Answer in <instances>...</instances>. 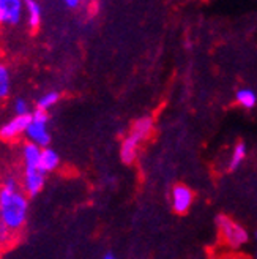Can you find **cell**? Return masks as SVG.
Wrapping results in <instances>:
<instances>
[{"instance_id":"6","label":"cell","mask_w":257,"mask_h":259,"mask_svg":"<svg viewBox=\"0 0 257 259\" xmlns=\"http://www.w3.org/2000/svg\"><path fill=\"white\" fill-rule=\"evenodd\" d=\"M44 187V174L40 169L24 167L22 174V190L27 196H36Z\"/></svg>"},{"instance_id":"5","label":"cell","mask_w":257,"mask_h":259,"mask_svg":"<svg viewBox=\"0 0 257 259\" xmlns=\"http://www.w3.org/2000/svg\"><path fill=\"white\" fill-rule=\"evenodd\" d=\"M24 4L21 0H0V19L2 24L16 25L22 19Z\"/></svg>"},{"instance_id":"12","label":"cell","mask_w":257,"mask_h":259,"mask_svg":"<svg viewBox=\"0 0 257 259\" xmlns=\"http://www.w3.org/2000/svg\"><path fill=\"white\" fill-rule=\"evenodd\" d=\"M153 132V119L151 117H140L133 125V136L140 141H145Z\"/></svg>"},{"instance_id":"13","label":"cell","mask_w":257,"mask_h":259,"mask_svg":"<svg viewBox=\"0 0 257 259\" xmlns=\"http://www.w3.org/2000/svg\"><path fill=\"white\" fill-rule=\"evenodd\" d=\"M11 94V73L5 63H0V101H4Z\"/></svg>"},{"instance_id":"1","label":"cell","mask_w":257,"mask_h":259,"mask_svg":"<svg viewBox=\"0 0 257 259\" xmlns=\"http://www.w3.org/2000/svg\"><path fill=\"white\" fill-rule=\"evenodd\" d=\"M29 215V198L21 190L15 176H8L0 185V225L11 232L24 228Z\"/></svg>"},{"instance_id":"22","label":"cell","mask_w":257,"mask_h":259,"mask_svg":"<svg viewBox=\"0 0 257 259\" xmlns=\"http://www.w3.org/2000/svg\"><path fill=\"white\" fill-rule=\"evenodd\" d=\"M0 25H2V19H0Z\"/></svg>"},{"instance_id":"17","label":"cell","mask_w":257,"mask_h":259,"mask_svg":"<svg viewBox=\"0 0 257 259\" xmlns=\"http://www.w3.org/2000/svg\"><path fill=\"white\" fill-rule=\"evenodd\" d=\"M15 112H16V115H29V114H32L30 111H29V103H27V100L25 98H16L15 100Z\"/></svg>"},{"instance_id":"14","label":"cell","mask_w":257,"mask_h":259,"mask_svg":"<svg viewBox=\"0 0 257 259\" xmlns=\"http://www.w3.org/2000/svg\"><path fill=\"white\" fill-rule=\"evenodd\" d=\"M59 100H60V94L59 92H56V90H53V92H47V94H44V95H41L40 98H38L36 109L47 112V109H50L53 106L57 105Z\"/></svg>"},{"instance_id":"10","label":"cell","mask_w":257,"mask_h":259,"mask_svg":"<svg viewBox=\"0 0 257 259\" xmlns=\"http://www.w3.org/2000/svg\"><path fill=\"white\" fill-rule=\"evenodd\" d=\"M137 147H139V139L134 138L133 135L128 136L123 144H122V149H120V157H122V161L126 163V164H131L136 158V153H137Z\"/></svg>"},{"instance_id":"18","label":"cell","mask_w":257,"mask_h":259,"mask_svg":"<svg viewBox=\"0 0 257 259\" xmlns=\"http://www.w3.org/2000/svg\"><path fill=\"white\" fill-rule=\"evenodd\" d=\"M11 236H13V232H11L8 228H5L4 225H0V245H7V243H10Z\"/></svg>"},{"instance_id":"3","label":"cell","mask_w":257,"mask_h":259,"mask_svg":"<svg viewBox=\"0 0 257 259\" xmlns=\"http://www.w3.org/2000/svg\"><path fill=\"white\" fill-rule=\"evenodd\" d=\"M47 123H49L47 112L35 109L32 112V119L27 126V132H25V136L29 138V142H33V144L40 146L41 149L49 147L50 133H49Z\"/></svg>"},{"instance_id":"20","label":"cell","mask_w":257,"mask_h":259,"mask_svg":"<svg viewBox=\"0 0 257 259\" xmlns=\"http://www.w3.org/2000/svg\"><path fill=\"white\" fill-rule=\"evenodd\" d=\"M224 259H248L246 256H241V254H232V256H227Z\"/></svg>"},{"instance_id":"8","label":"cell","mask_w":257,"mask_h":259,"mask_svg":"<svg viewBox=\"0 0 257 259\" xmlns=\"http://www.w3.org/2000/svg\"><path fill=\"white\" fill-rule=\"evenodd\" d=\"M41 147L33 144V142H25L21 149V157L24 161V167H32V169H40V158H41Z\"/></svg>"},{"instance_id":"9","label":"cell","mask_w":257,"mask_h":259,"mask_svg":"<svg viewBox=\"0 0 257 259\" xmlns=\"http://www.w3.org/2000/svg\"><path fill=\"white\" fill-rule=\"evenodd\" d=\"M60 164V157L59 153L50 149V147H46L41 150V158H40V171L43 174H47V172H53L56 171Z\"/></svg>"},{"instance_id":"2","label":"cell","mask_w":257,"mask_h":259,"mask_svg":"<svg viewBox=\"0 0 257 259\" xmlns=\"http://www.w3.org/2000/svg\"><path fill=\"white\" fill-rule=\"evenodd\" d=\"M216 226H218V231H220L223 242L227 243L230 248H238L248 242L246 229L240 226L237 222H234L232 218H229L226 215H218Z\"/></svg>"},{"instance_id":"16","label":"cell","mask_w":257,"mask_h":259,"mask_svg":"<svg viewBox=\"0 0 257 259\" xmlns=\"http://www.w3.org/2000/svg\"><path fill=\"white\" fill-rule=\"evenodd\" d=\"M245 157H246V146L243 144V142H240V144L235 146V149L232 152V158H230V163H229V169L235 171L237 167L243 163Z\"/></svg>"},{"instance_id":"21","label":"cell","mask_w":257,"mask_h":259,"mask_svg":"<svg viewBox=\"0 0 257 259\" xmlns=\"http://www.w3.org/2000/svg\"><path fill=\"white\" fill-rule=\"evenodd\" d=\"M101 259H115V256L112 254V253H108V254H105Z\"/></svg>"},{"instance_id":"19","label":"cell","mask_w":257,"mask_h":259,"mask_svg":"<svg viewBox=\"0 0 257 259\" xmlns=\"http://www.w3.org/2000/svg\"><path fill=\"white\" fill-rule=\"evenodd\" d=\"M65 5H67L68 8H78V7H79V0H67Z\"/></svg>"},{"instance_id":"7","label":"cell","mask_w":257,"mask_h":259,"mask_svg":"<svg viewBox=\"0 0 257 259\" xmlns=\"http://www.w3.org/2000/svg\"><path fill=\"white\" fill-rule=\"evenodd\" d=\"M192 198H194V194H192V191L188 187L177 185L172 190V207H174V210L178 212V213H185L189 209Z\"/></svg>"},{"instance_id":"11","label":"cell","mask_w":257,"mask_h":259,"mask_svg":"<svg viewBox=\"0 0 257 259\" xmlns=\"http://www.w3.org/2000/svg\"><path fill=\"white\" fill-rule=\"evenodd\" d=\"M25 5V11H27V24L32 30H36L41 24V18H43V11L41 7L38 2H33V0H27L24 4Z\"/></svg>"},{"instance_id":"4","label":"cell","mask_w":257,"mask_h":259,"mask_svg":"<svg viewBox=\"0 0 257 259\" xmlns=\"http://www.w3.org/2000/svg\"><path fill=\"white\" fill-rule=\"evenodd\" d=\"M32 114L29 115H15L13 119L5 122L0 126V139L2 141H13L19 138L21 135H25L27 126L30 123Z\"/></svg>"},{"instance_id":"15","label":"cell","mask_w":257,"mask_h":259,"mask_svg":"<svg viewBox=\"0 0 257 259\" xmlns=\"http://www.w3.org/2000/svg\"><path fill=\"white\" fill-rule=\"evenodd\" d=\"M237 103L240 106L246 108V109H251L254 108V105L257 103V97L255 94L252 92V90L249 89H241L237 92Z\"/></svg>"}]
</instances>
